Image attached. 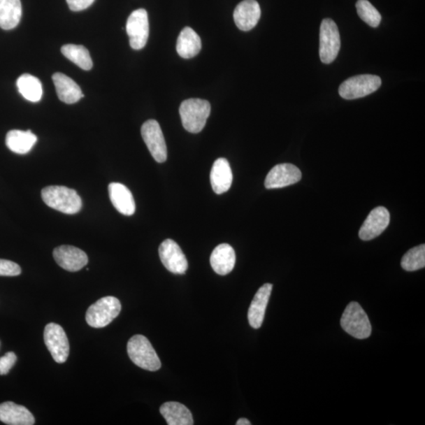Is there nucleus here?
<instances>
[{"mask_svg":"<svg viewBox=\"0 0 425 425\" xmlns=\"http://www.w3.org/2000/svg\"><path fill=\"white\" fill-rule=\"evenodd\" d=\"M127 32L131 48L141 50L146 46L149 37V21L146 10H136L129 15Z\"/></svg>","mask_w":425,"mask_h":425,"instance_id":"9d476101","label":"nucleus"},{"mask_svg":"<svg viewBox=\"0 0 425 425\" xmlns=\"http://www.w3.org/2000/svg\"><path fill=\"white\" fill-rule=\"evenodd\" d=\"M43 201L54 210L66 215L77 214L82 208L78 193L64 186H48L41 192Z\"/></svg>","mask_w":425,"mask_h":425,"instance_id":"f257e3e1","label":"nucleus"},{"mask_svg":"<svg viewBox=\"0 0 425 425\" xmlns=\"http://www.w3.org/2000/svg\"><path fill=\"white\" fill-rule=\"evenodd\" d=\"M252 423L250 422L246 418H240L236 422V425H251Z\"/></svg>","mask_w":425,"mask_h":425,"instance_id":"473e14b6","label":"nucleus"},{"mask_svg":"<svg viewBox=\"0 0 425 425\" xmlns=\"http://www.w3.org/2000/svg\"><path fill=\"white\" fill-rule=\"evenodd\" d=\"M235 264L236 253L228 243H222L212 251L210 265L216 273L224 276L233 271Z\"/></svg>","mask_w":425,"mask_h":425,"instance_id":"412c9836","label":"nucleus"},{"mask_svg":"<svg viewBox=\"0 0 425 425\" xmlns=\"http://www.w3.org/2000/svg\"><path fill=\"white\" fill-rule=\"evenodd\" d=\"M17 87L21 95L30 102H39L43 96V87L40 80L33 75L23 74L17 80Z\"/></svg>","mask_w":425,"mask_h":425,"instance_id":"a878e982","label":"nucleus"},{"mask_svg":"<svg viewBox=\"0 0 425 425\" xmlns=\"http://www.w3.org/2000/svg\"><path fill=\"white\" fill-rule=\"evenodd\" d=\"M56 92L62 102L73 104L84 97L79 85L75 81L62 73H55L52 76Z\"/></svg>","mask_w":425,"mask_h":425,"instance_id":"aec40b11","label":"nucleus"},{"mask_svg":"<svg viewBox=\"0 0 425 425\" xmlns=\"http://www.w3.org/2000/svg\"><path fill=\"white\" fill-rule=\"evenodd\" d=\"M53 256L60 267L70 272L80 271L89 262L86 253L82 250L73 246L62 245L56 247Z\"/></svg>","mask_w":425,"mask_h":425,"instance_id":"4468645a","label":"nucleus"},{"mask_svg":"<svg viewBox=\"0 0 425 425\" xmlns=\"http://www.w3.org/2000/svg\"><path fill=\"white\" fill-rule=\"evenodd\" d=\"M37 137L30 130H11L6 136V145L11 152L18 154H26L36 145Z\"/></svg>","mask_w":425,"mask_h":425,"instance_id":"5701e85b","label":"nucleus"},{"mask_svg":"<svg viewBox=\"0 0 425 425\" xmlns=\"http://www.w3.org/2000/svg\"><path fill=\"white\" fill-rule=\"evenodd\" d=\"M390 214L384 206L373 209L359 230L361 240L368 241L376 238L389 226Z\"/></svg>","mask_w":425,"mask_h":425,"instance_id":"ddd939ff","label":"nucleus"},{"mask_svg":"<svg viewBox=\"0 0 425 425\" xmlns=\"http://www.w3.org/2000/svg\"><path fill=\"white\" fill-rule=\"evenodd\" d=\"M22 15L21 0H0V28L15 29L20 24Z\"/></svg>","mask_w":425,"mask_h":425,"instance_id":"393cba45","label":"nucleus"},{"mask_svg":"<svg viewBox=\"0 0 425 425\" xmlns=\"http://www.w3.org/2000/svg\"><path fill=\"white\" fill-rule=\"evenodd\" d=\"M356 9H357L361 20L367 23L368 26L373 28L380 26L382 17L379 11L368 0H359L356 3Z\"/></svg>","mask_w":425,"mask_h":425,"instance_id":"c85d7f7f","label":"nucleus"},{"mask_svg":"<svg viewBox=\"0 0 425 425\" xmlns=\"http://www.w3.org/2000/svg\"><path fill=\"white\" fill-rule=\"evenodd\" d=\"M340 323L343 329L356 339H367L371 335L370 319L358 303L352 302L347 306Z\"/></svg>","mask_w":425,"mask_h":425,"instance_id":"20e7f679","label":"nucleus"},{"mask_svg":"<svg viewBox=\"0 0 425 425\" xmlns=\"http://www.w3.org/2000/svg\"><path fill=\"white\" fill-rule=\"evenodd\" d=\"M61 52L66 58L84 71H90L93 66L89 52L84 46L66 45L62 47Z\"/></svg>","mask_w":425,"mask_h":425,"instance_id":"bb28decb","label":"nucleus"},{"mask_svg":"<svg viewBox=\"0 0 425 425\" xmlns=\"http://www.w3.org/2000/svg\"><path fill=\"white\" fill-rule=\"evenodd\" d=\"M179 111L183 127L187 132L199 134L206 126L211 106L208 100L189 99L180 104Z\"/></svg>","mask_w":425,"mask_h":425,"instance_id":"f03ea898","label":"nucleus"},{"mask_svg":"<svg viewBox=\"0 0 425 425\" xmlns=\"http://www.w3.org/2000/svg\"><path fill=\"white\" fill-rule=\"evenodd\" d=\"M95 0H66L69 8L72 11H81L89 8Z\"/></svg>","mask_w":425,"mask_h":425,"instance_id":"2f4dec72","label":"nucleus"},{"mask_svg":"<svg viewBox=\"0 0 425 425\" xmlns=\"http://www.w3.org/2000/svg\"><path fill=\"white\" fill-rule=\"evenodd\" d=\"M16 361L17 356L14 352H8L0 358V375L8 374Z\"/></svg>","mask_w":425,"mask_h":425,"instance_id":"7c9ffc66","label":"nucleus"},{"mask_svg":"<svg viewBox=\"0 0 425 425\" xmlns=\"http://www.w3.org/2000/svg\"><path fill=\"white\" fill-rule=\"evenodd\" d=\"M141 135L154 159L159 164L165 162L167 159V147L159 122L148 120L143 123Z\"/></svg>","mask_w":425,"mask_h":425,"instance_id":"1a4fd4ad","label":"nucleus"},{"mask_svg":"<svg viewBox=\"0 0 425 425\" xmlns=\"http://www.w3.org/2000/svg\"><path fill=\"white\" fill-rule=\"evenodd\" d=\"M109 196L115 209L126 216H132L136 211V203L132 192L120 183H111L108 187Z\"/></svg>","mask_w":425,"mask_h":425,"instance_id":"f3484780","label":"nucleus"},{"mask_svg":"<svg viewBox=\"0 0 425 425\" xmlns=\"http://www.w3.org/2000/svg\"><path fill=\"white\" fill-rule=\"evenodd\" d=\"M201 48V39L195 31L190 27L181 31L177 42V52L181 58L189 59L195 57Z\"/></svg>","mask_w":425,"mask_h":425,"instance_id":"4be33fe9","label":"nucleus"},{"mask_svg":"<svg viewBox=\"0 0 425 425\" xmlns=\"http://www.w3.org/2000/svg\"><path fill=\"white\" fill-rule=\"evenodd\" d=\"M22 273V268L15 262L0 259V276L16 277Z\"/></svg>","mask_w":425,"mask_h":425,"instance_id":"c756f323","label":"nucleus"},{"mask_svg":"<svg viewBox=\"0 0 425 425\" xmlns=\"http://www.w3.org/2000/svg\"><path fill=\"white\" fill-rule=\"evenodd\" d=\"M43 340L54 360L64 363L70 354V343L64 329L59 324L50 323L45 327Z\"/></svg>","mask_w":425,"mask_h":425,"instance_id":"6e6552de","label":"nucleus"},{"mask_svg":"<svg viewBox=\"0 0 425 425\" xmlns=\"http://www.w3.org/2000/svg\"><path fill=\"white\" fill-rule=\"evenodd\" d=\"M401 266L405 271L412 272L421 270L425 266V245L412 248L405 254Z\"/></svg>","mask_w":425,"mask_h":425,"instance_id":"cd10ccee","label":"nucleus"},{"mask_svg":"<svg viewBox=\"0 0 425 425\" xmlns=\"http://www.w3.org/2000/svg\"><path fill=\"white\" fill-rule=\"evenodd\" d=\"M127 352L134 363L143 370L154 372L161 366L157 353L145 336H133L128 342Z\"/></svg>","mask_w":425,"mask_h":425,"instance_id":"7ed1b4c3","label":"nucleus"},{"mask_svg":"<svg viewBox=\"0 0 425 425\" xmlns=\"http://www.w3.org/2000/svg\"><path fill=\"white\" fill-rule=\"evenodd\" d=\"M261 8L255 0H245L236 8L233 13L236 27L242 31L254 29L260 20Z\"/></svg>","mask_w":425,"mask_h":425,"instance_id":"2eb2a0df","label":"nucleus"},{"mask_svg":"<svg viewBox=\"0 0 425 425\" xmlns=\"http://www.w3.org/2000/svg\"><path fill=\"white\" fill-rule=\"evenodd\" d=\"M302 178V173L296 166L289 164L274 166L268 173L265 186L267 189H282L295 185Z\"/></svg>","mask_w":425,"mask_h":425,"instance_id":"f8f14e48","label":"nucleus"},{"mask_svg":"<svg viewBox=\"0 0 425 425\" xmlns=\"http://www.w3.org/2000/svg\"><path fill=\"white\" fill-rule=\"evenodd\" d=\"M160 412L168 425H192L194 424L191 411L183 404L168 402L162 405Z\"/></svg>","mask_w":425,"mask_h":425,"instance_id":"b1692460","label":"nucleus"},{"mask_svg":"<svg viewBox=\"0 0 425 425\" xmlns=\"http://www.w3.org/2000/svg\"><path fill=\"white\" fill-rule=\"evenodd\" d=\"M162 264L175 274H185L189 268L186 256L178 243L168 239L161 243L159 250Z\"/></svg>","mask_w":425,"mask_h":425,"instance_id":"9b49d317","label":"nucleus"},{"mask_svg":"<svg viewBox=\"0 0 425 425\" xmlns=\"http://www.w3.org/2000/svg\"><path fill=\"white\" fill-rule=\"evenodd\" d=\"M0 422L9 425H33L35 418L24 406L6 402L0 404Z\"/></svg>","mask_w":425,"mask_h":425,"instance_id":"a211bd4d","label":"nucleus"},{"mask_svg":"<svg viewBox=\"0 0 425 425\" xmlns=\"http://www.w3.org/2000/svg\"><path fill=\"white\" fill-rule=\"evenodd\" d=\"M273 284H265L261 286L257 293L255 294L254 299L248 310V321L250 326L258 329L264 323L266 310L270 300Z\"/></svg>","mask_w":425,"mask_h":425,"instance_id":"dca6fc26","label":"nucleus"},{"mask_svg":"<svg viewBox=\"0 0 425 425\" xmlns=\"http://www.w3.org/2000/svg\"><path fill=\"white\" fill-rule=\"evenodd\" d=\"M233 172L227 159L221 158L215 161L210 172V183L212 190L221 195L229 190L233 184Z\"/></svg>","mask_w":425,"mask_h":425,"instance_id":"6ab92c4d","label":"nucleus"},{"mask_svg":"<svg viewBox=\"0 0 425 425\" xmlns=\"http://www.w3.org/2000/svg\"><path fill=\"white\" fill-rule=\"evenodd\" d=\"M341 47L340 34L334 21L324 20L320 29V48L319 55L323 64H330L338 56Z\"/></svg>","mask_w":425,"mask_h":425,"instance_id":"0eeeda50","label":"nucleus"},{"mask_svg":"<svg viewBox=\"0 0 425 425\" xmlns=\"http://www.w3.org/2000/svg\"><path fill=\"white\" fill-rule=\"evenodd\" d=\"M121 310V303L117 298L103 297L87 309L86 322L92 328H104L120 315Z\"/></svg>","mask_w":425,"mask_h":425,"instance_id":"39448f33","label":"nucleus"},{"mask_svg":"<svg viewBox=\"0 0 425 425\" xmlns=\"http://www.w3.org/2000/svg\"><path fill=\"white\" fill-rule=\"evenodd\" d=\"M382 84L380 77L372 74L358 75L345 81L339 89L340 96L352 100L370 95L377 91Z\"/></svg>","mask_w":425,"mask_h":425,"instance_id":"423d86ee","label":"nucleus"}]
</instances>
